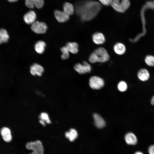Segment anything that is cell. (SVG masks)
Masks as SVG:
<instances>
[{
    "label": "cell",
    "mask_w": 154,
    "mask_h": 154,
    "mask_svg": "<svg viewBox=\"0 0 154 154\" xmlns=\"http://www.w3.org/2000/svg\"><path fill=\"white\" fill-rule=\"evenodd\" d=\"M102 5L98 2L85 0L79 2L76 6L77 14L83 21L91 20L98 14L102 8Z\"/></svg>",
    "instance_id": "1"
},
{
    "label": "cell",
    "mask_w": 154,
    "mask_h": 154,
    "mask_svg": "<svg viewBox=\"0 0 154 154\" xmlns=\"http://www.w3.org/2000/svg\"><path fill=\"white\" fill-rule=\"evenodd\" d=\"M110 56L106 50L103 47L96 49L90 55L88 60L91 63H104L108 61Z\"/></svg>",
    "instance_id": "2"
},
{
    "label": "cell",
    "mask_w": 154,
    "mask_h": 154,
    "mask_svg": "<svg viewBox=\"0 0 154 154\" xmlns=\"http://www.w3.org/2000/svg\"><path fill=\"white\" fill-rule=\"evenodd\" d=\"M129 0H112L111 5L117 11L124 12L130 5Z\"/></svg>",
    "instance_id": "3"
},
{
    "label": "cell",
    "mask_w": 154,
    "mask_h": 154,
    "mask_svg": "<svg viewBox=\"0 0 154 154\" xmlns=\"http://www.w3.org/2000/svg\"><path fill=\"white\" fill-rule=\"evenodd\" d=\"M26 148L32 150V152L29 154H43L44 149L41 142L39 140L29 142L27 143Z\"/></svg>",
    "instance_id": "4"
},
{
    "label": "cell",
    "mask_w": 154,
    "mask_h": 154,
    "mask_svg": "<svg viewBox=\"0 0 154 154\" xmlns=\"http://www.w3.org/2000/svg\"><path fill=\"white\" fill-rule=\"evenodd\" d=\"M31 29L36 33L43 34L46 32L47 26L44 22L36 21L31 25Z\"/></svg>",
    "instance_id": "5"
},
{
    "label": "cell",
    "mask_w": 154,
    "mask_h": 154,
    "mask_svg": "<svg viewBox=\"0 0 154 154\" xmlns=\"http://www.w3.org/2000/svg\"><path fill=\"white\" fill-rule=\"evenodd\" d=\"M74 69L80 74L90 72L91 70L90 64L86 61H83L82 63H77L74 66Z\"/></svg>",
    "instance_id": "6"
},
{
    "label": "cell",
    "mask_w": 154,
    "mask_h": 154,
    "mask_svg": "<svg viewBox=\"0 0 154 154\" xmlns=\"http://www.w3.org/2000/svg\"><path fill=\"white\" fill-rule=\"evenodd\" d=\"M89 84L90 87L94 89H99L104 86L103 80L99 77L93 76L89 80Z\"/></svg>",
    "instance_id": "7"
},
{
    "label": "cell",
    "mask_w": 154,
    "mask_h": 154,
    "mask_svg": "<svg viewBox=\"0 0 154 154\" xmlns=\"http://www.w3.org/2000/svg\"><path fill=\"white\" fill-rule=\"evenodd\" d=\"M44 71L43 67L38 64L34 63L30 68V72L33 76H41Z\"/></svg>",
    "instance_id": "8"
},
{
    "label": "cell",
    "mask_w": 154,
    "mask_h": 154,
    "mask_svg": "<svg viewBox=\"0 0 154 154\" xmlns=\"http://www.w3.org/2000/svg\"><path fill=\"white\" fill-rule=\"evenodd\" d=\"M44 4V0H25V4L28 8L32 9L36 7L38 9L42 7Z\"/></svg>",
    "instance_id": "9"
},
{
    "label": "cell",
    "mask_w": 154,
    "mask_h": 154,
    "mask_svg": "<svg viewBox=\"0 0 154 154\" xmlns=\"http://www.w3.org/2000/svg\"><path fill=\"white\" fill-rule=\"evenodd\" d=\"M37 15L35 12L30 10L27 12L24 16V22L27 24H32L36 21Z\"/></svg>",
    "instance_id": "10"
},
{
    "label": "cell",
    "mask_w": 154,
    "mask_h": 154,
    "mask_svg": "<svg viewBox=\"0 0 154 154\" xmlns=\"http://www.w3.org/2000/svg\"><path fill=\"white\" fill-rule=\"evenodd\" d=\"M54 14L56 19L60 23L65 22L69 19V16L63 11L55 10L54 11Z\"/></svg>",
    "instance_id": "11"
},
{
    "label": "cell",
    "mask_w": 154,
    "mask_h": 154,
    "mask_svg": "<svg viewBox=\"0 0 154 154\" xmlns=\"http://www.w3.org/2000/svg\"><path fill=\"white\" fill-rule=\"evenodd\" d=\"M92 39L94 42L98 45L103 44L106 40L104 35L100 32H97L94 33L92 35Z\"/></svg>",
    "instance_id": "12"
},
{
    "label": "cell",
    "mask_w": 154,
    "mask_h": 154,
    "mask_svg": "<svg viewBox=\"0 0 154 154\" xmlns=\"http://www.w3.org/2000/svg\"><path fill=\"white\" fill-rule=\"evenodd\" d=\"M0 133L3 140L6 142H10L12 139L11 132L10 129L7 127H2L1 129Z\"/></svg>",
    "instance_id": "13"
},
{
    "label": "cell",
    "mask_w": 154,
    "mask_h": 154,
    "mask_svg": "<svg viewBox=\"0 0 154 154\" xmlns=\"http://www.w3.org/2000/svg\"><path fill=\"white\" fill-rule=\"evenodd\" d=\"M125 142L129 145H135L137 142V139L135 135L132 132L127 133L125 137Z\"/></svg>",
    "instance_id": "14"
},
{
    "label": "cell",
    "mask_w": 154,
    "mask_h": 154,
    "mask_svg": "<svg viewBox=\"0 0 154 154\" xmlns=\"http://www.w3.org/2000/svg\"><path fill=\"white\" fill-rule=\"evenodd\" d=\"M69 52L73 54L77 53L78 52V44L75 42H67L65 46Z\"/></svg>",
    "instance_id": "15"
},
{
    "label": "cell",
    "mask_w": 154,
    "mask_h": 154,
    "mask_svg": "<svg viewBox=\"0 0 154 154\" xmlns=\"http://www.w3.org/2000/svg\"><path fill=\"white\" fill-rule=\"evenodd\" d=\"M93 116L95 125L97 127L102 128L105 126V121L99 115L97 114H94Z\"/></svg>",
    "instance_id": "16"
},
{
    "label": "cell",
    "mask_w": 154,
    "mask_h": 154,
    "mask_svg": "<svg viewBox=\"0 0 154 154\" xmlns=\"http://www.w3.org/2000/svg\"><path fill=\"white\" fill-rule=\"evenodd\" d=\"M46 44L42 40H39L35 44L34 48L36 52L39 54L43 53L45 51Z\"/></svg>",
    "instance_id": "17"
},
{
    "label": "cell",
    "mask_w": 154,
    "mask_h": 154,
    "mask_svg": "<svg viewBox=\"0 0 154 154\" xmlns=\"http://www.w3.org/2000/svg\"><path fill=\"white\" fill-rule=\"evenodd\" d=\"M149 76V73L146 69H141L138 72V77L140 80L142 81H145L148 80Z\"/></svg>",
    "instance_id": "18"
},
{
    "label": "cell",
    "mask_w": 154,
    "mask_h": 154,
    "mask_svg": "<svg viewBox=\"0 0 154 154\" xmlns=\"http://www.w3.org/2000/svg\"><path fill=\"white\" fill-rule=\"evenodd\" d=\"M114 50L117 54L121 55L124 54L126 51V48L125 45L121 42L116 43L114 46Z\"/></svg>",
    "instance_id": "19"
},
{
    "label": "cell",
    "mask_w": 154,
    "mask_h": 154,
    "mask_svg": "<svg viewBox=\"0 0 154 154\" xmlns=\"http://www.w3.org/2000/svg\"><path fill=\"white\" fill-rule=\"evenodd\" d=\"M66 137L68 139L71 141H74L77 138L78 134L76 130L73 128L70 129L69 131H67L65 133Z\"/></svg>",
    "instance_id": "20"
},
{
    "label": "cell",
    "mask_w": 154,
    "mask_h": 154,
    "mask_svg": "<svg viewBox=\"0 0 154 154\" xmlns=\"http://www.w3.org/2000/svg\"><path fill=\"white\" fill-rule=\"evenodd\" d=\"M63 11L69 16L72 15L74 9L73 5L68 2L65 3L63 6Z\"/></svg>",
    "instance_id": "21"
},
{
    "label": "cell",
    "mask_w": 154,
    "mask_h": 154,
    "mask_svg": "<svg viewBox=\"0 0 154 154\" xmlns=\"http://www.w3.org/2000/svg\"><path fill=\"white\" fill-rule=\"evenodd\" d=\"M9 38L7 31L4 29H0V38L3 43L7 42Z\"/></svg>",
    "instance_id": "22"
},
{
    "label": "cell",
    "mask_w": 154,
    "mask_h": 154,
    "mask_svg": "<svg viewBox=\"0 0 154 154\" xmlns=\"http://www.w3.org/2000/svg\"><path fill=\"white\" fill-rule=\"evenodd\" d=\"M145 60L146 63L149 66H154V56L147 55L145 57Z\"/></svg>",
    "instance_id": "23"
},
{
    "label": "cell",
    "mask_w": 154,
    "mask_h": 154,
    "mask_svg": "<svg viewBox=\"0 0 154 154\" xmlns=\"http://www.w3.org/2000/svg\"><path fill=\"white\" fill-rule=\"evenodd\" d=\"M39 118L40 119L44 121L47 124H50L51 123L49 116L46 112L41 113L40 115Z\"/></svg>",
    "instance_id": "24"
},
{
    "label": "cell",
    "mask_w": 154,
    "mask_h": 154,
    "mask_svg": "<svg viewBox=\"0 0 154 154\" xmlns=\"http://www.w3.org/2000/svg\"><path fill=\"white\" fill-rule=\"evenodd\" d=\"M62 54L61 57L62 60L68 59L69 56V52L65 46L62 47L60 49Z\"/></svg>",
    "instance_id": "25"
},
{
    "label": "cell",
    "mask_w": 154,
    "mask_h": 154,
    "mask_svg": "<svg viewBox=\"0 0 154 154\" xmlns=\"http://www.w3.org/2000/svg\"><path fill=\"white\" fill-rule=\"evenodd\" d=\"M117 87L118 90L120 91L124 92L127 90V85L125 82L123 81H121L118 83Z\"/></svg>",
    "instance_id": "26"
},
{
    "label": "cell",
    "mask_w": 154,
    "mask_h": 154,
    "mask_svg": "<svg viewBox=\"0 0 154 154\" xmlns=\"http://www.w3.org/2000/svg\"><path fill=\"white\" fill-rule=\"evenodd\" d=\"M112 0H99L100 3L105 6L111 5Z\"/></svg>",
    "instance_id": "27"
},
{
    "label": "cell",
    "mask_w": 154,
    "mask_h": 154,
    "mask_svg": "<svg viewBox=\"0 0 154 154\" xmlns=\"http://www.w3.org/2000/svg\"><path fill=\"white\" fill-rule=\"evenodd\" d=\"M148 152L149 154H154V145H151L149 147Z\"/></svg>",
    "instance_id": "28"
},
{
    "label": "cell",
    "mask_w": 154,
    "mask_h": 154,
    "mask_svg": "<svg viewBox=\"0 0 154 154\" xmlns=\"http://www.w3.org/2000/svg\"><path fill=\"white\" fill-rule=\"evenodd\" d=\"M39 122L41 124V125H42L44 126H45V125L46 123L44 121L40 119L39 121Z\"/></svg>",
    "instance_id": "29"
},
{
    "label": "cell",
    "mask_w": 154,
    "mask_h": 154,
    "mask_svg": "<svg viewBox=\"0 0 154 154\" xmlns=\"http://www.w3.org/2000/svg\"><path fill=\"white\" fill-rule=\"evenodd\" d=\"M151 102L152 105H154V95L151 98Z\"/></svg>",
    "instance_id": "30"
},
{
    "label": "cell",
    "mask_w": 154,
    "mask_h": 154,
    "mask_svg": "<svg viewBox=\"0 0 154 154\" xmlns=\"http://www.w3.org/2000/svg\"><path fill=\"white\" fill-rule=\"evenodd\" d=\"M134 154H143L142 152L140 151H137Z\"/></svg>",
    "instance_id": "31"
},
{
    "label": "cell",
    "mask_w": 154,
    "mask_h": 154,
    "mask_svg": "<svg viewBox=\"0 0 154 154\" xmlns=\"http://www.w3.org/2000/svg\"><path fill=\"white\" fill-rule=\"evenodd\" d=\"M10 2H15L17 1L18 0H8Z\"/></svg>",
    "instance_id": "32"
},
{
    "label": "cell",
    "mask_w": 154,
    "mask_h": 154,
    "mask_svg": "<svg viewBox=\"0 0 154 154\" xmlns=\"http://www.w3.org/2000/svg\"><path fill=\"white\" fill-rule=\"evenodd\" d=\"M3 43L2 40H1V39L0 38V44H1Z\"/></svg>",
    "instance_id": "33"
}]
</instances>
